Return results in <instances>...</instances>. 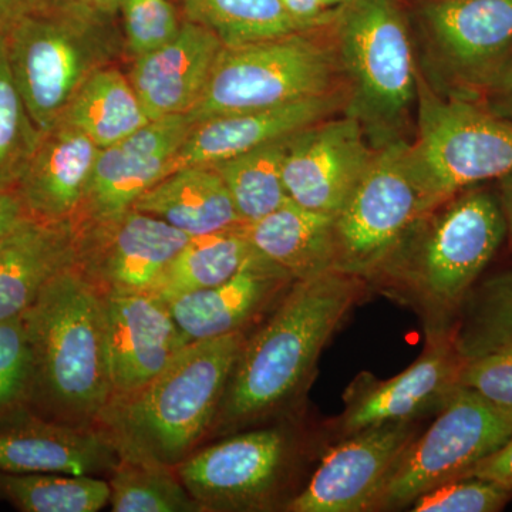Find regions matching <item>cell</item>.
<instances>
[{
    "mask_svg": "<svg viewBox=\"0 0 512 512\" xmlns=\"http://www.w3.org/2000/svg\"><path fill=\"white\" fill-rule=\"evenodd\" d=\"M111 397L146 386L191 343L170 306L153 293L101 295Z\"/></svg>",
    "mask_w": 512,
    "mask_h": 512,
    "instance_id": "ac0fdd59",
    "label": "cell"
},
{
    "mask_svg": "<svg viewBox=\"0 0 512 512\" xmlns=\"http://www.w3.org/2000/svg\"><path fill=\"white\" fill-rule=\"evenodd\" d=\"M134 210L160 218L190 237L241 227L227 185L212 165H185L144 192Z\"/></svg>",
    "mask_w": 512,
    "mask_h": 512,
    "instance_id": "484cf974",
    "label": "cell"
},
{
    "mask_svg": "<svg viewBox=\"0 0 512 512\" xmlns=\"http://www.w3.org/2000/svg\"><path fill=\"white\" fill-rule=\"evenodd\" d=\"M185 15L217 35L225 47L306 32L281 0H184Z\"/></svg>",
    "mask_w": 512,
    "mask_h": 512,
    "instance_id": "4dcf8cb0",
    "label": "cell"
},
{
    "mask_svg": "<svg viewBox=\"0 0 512 512\" xmlns=\"http://www.w3.org/2000/svg\"><path fill=\"white\" fill-rule=\"evenodd\" d=\"M150 121L128 77L116 67L106 66L84 82L59 123L82 131L101 150Z\"/></svg>",
    "mask_w": 512,
    "mask_h": 512,
    "instance_id": "4316f807",
    "label": "cell"
},
{
    "mask_svg": "<svg viewBox=\"0 0 512 512\" xmlns=\"http://www.w3.org/2000/svg\"><path fill=\"white\" fill-rule=\"evenodd\" d=\"M407 143L376 148L335 217L336 271L369 282L433 207L414 181Z\"/></svg>",
    "mask_w": 512,
    "mask_h": 512,
    "instance_id": "7c38bea8",
    "label": "cell"
},
{
    "mask_svg": "<svg viewBox=\"0 0 512 512\" xmlns=\"http://www.w3.org/2000/svg\"><path fill=\"white\" fill-rule=\"evenodd\" d=\"M281 3L289 16L305 30L326 28L336 12L326 9L323 0H281Z\"/></svg>",
    "mask_w": 512,
    "mask_h": 512,
    "instance_id": "ab89813d",
    "label": "cell"
},
{
    "mask_svg": "<svg viewBox=\"0 0 512 512\" xmlns=\"http://www.w3.org/2000/svg\"><path fill=\"white\" fill-rule=\"evenodd\" d=\"M505 235L500 198L477 185L467 188L424 214L367 285L412 306L426 338L454 333Z\"/></svg>",
    "mask_w": 512,
    "mask_h": 512,
    "instance_id": "7a4b0ae2",
    "label": "cell"
},
{
    "mask_svg": "<svg viewBox=\"0 0 512 512\" xmlns=\"http://www.w3.org/2000/svg\"><path fill=\"white\" fill-rule=\"evenodd\" d=\"M47 0H0V30L5 32L23 16L45 8Z\"/></svg>",
    "mask_w": 512,
    "mask_h": 512,
    "instance_id": "7bdbcfd3",
    "label": "cell"
},
{
    "mask_svg": "<svg viewBox=\"0 0 512 512\" xmlns=\"http://www.w3.org/2000/svg\"><path fill=\"white\" fill-rule=\"evenodd\" d=\"M77 265L72 222L28 218L0 238V322L18 318L57 275Z\"/></svg>",
    "mask_w": 512,
    "mask_h": 512,
    "instance_id": "cb8c5ba5",
    "label": "cell"
},
{
    "mask_svg": "<svg viewBox=\"0 0 512 512\" xmlns=\"http://www.w3.org/2000/svg\"><path fill=\"white\" fill-rule=\"evenodd\" d=\"M350 0H323V5L326 6V9L330 10V12H335L342 6H345L346 3H349Z\"/></svg>",
    "mask_w": 512,
    "mask_h": 512,
    "instance_id": "bcb514c9",
    "label": "cell"
},
{
    "mask_svg": "<svg viewBox=\"0 0 512 512\" xmlns=\"http://www.w3.org/2000/svg\"><path fill=\"white\" fill-rule=\"evenodd\" d=\"M407 163L431 207L512 171V121L480 101L437 93L419 70Z\"/></svg>",
    "mask_w": 512,
    "mask_h": 512,
    "instance_id": "ba28073f",
    "label": "cell"
},
{
    "mask_svg": "<svg viewBox=\"0 0 512 512\" xmlns=\"http://www.w3.org/2000/svg\"><path fill=\"white\" fill-rule=\"evenodd\" d=\"M222 42L210 29L185 20L170 43L134 59L128 80L151 120L188 114L201 99Z\"/></svg>",
    "mask_w": 512,
    "mask_h": 512,
    "instance_id": "7402d4cb",
    "label": "cell"
},
{
    "mask_svg": "<svg viewBox=\"0 0 512 512\" xmlns=\"http://www.w3.org/2000/svg\"><path fill=\"white\" fill-rule=\"evenodd\" d=\"M456 342V332L426 338V348L412 366L390 379L363 372L343 394L345 410L338 430L343 437L389 423L417 421L439 413L460 384L466 363Z\"/></svg>",
    "mask_w": 512,
    "mask_h": 512,
    "instance_id": "5bb4252c",
    "label": "cell"
},
{
    "mask_svg": "<svg viewBox=\"0 0 512 512\" xmlns=\"http://www.w3.org/2000/svg\"><path fill=\"white\" fill-rule=\"evenodd\" d=\"M32 363L23 315L0 322V424L30 412Z\"/></svg>",
    "mask_w": 512,
    "mask_h": 512,
    "instance_id": "e575fe53",
    "label": "cell"
},
{
    "mask_svg": "<svg viewBox=\"0 0 512 512\" xmlns=\"http://www.w3.org/2000/svg\"><path fill=\"white\" fill-rule=\"evenodd\" d=\"M480 103L497 116L512 120V60L491 84Z\"/></svg>",
    "mask_w": 512,
    "mask_h": 512,
    "instance_id": "60d3db41",
    "label": "cell"
},
{
    "mask_svg": "<svg viewBox=\"0 0 512 512\" xmlns=\"http://www.w3.org/2000/svg\"><path fill=\"white\" fill-rule=\"evenodd\" d=\"M121 10L127 50L134 59L170 43L183 26L168 0H124Z\"/></svg>",
    "mask_w": 512,
    "mask_h": 512,
    "instance_id": "8d00e7d4",
    "label": "cell"
},
{
    "mask_svg": "<svg viewBox=\"0 0 512 512\" xmlns=\"http://www.w3.org/2000/svg\"><path fill=\"white\" fill-rule=\"evenodd\" d=\"M42 137L13 79L0 30V190L16 188Z\"/></svg>",
    "mask_w": 512,
    "mask_h": 512,
    "instance_id": "836d02e7",
    "label": "cell"
},
{
    "mask_svg": "<svg viewBox=\"0 0 512 512\" xmlns=\"http://www.w3.org/2000/svg\"><path fill=\"white\" fill-rule=\"evenodd\" d=\"M369 285L342 271L295 281L237 357L207 443L271 423L298 402L319 357Z\"/></svg>",
    "mask_w": 512,
    "mask_h": 512,
    "instance_id": "6da1fadb",
    "label": "cell"
},
{
    "mask_svg": "<svg viewBox=\"0 0 512 512\" xmlns=\"http://www.w3.org/2000/svg\"><path fill=\"white\" fill-rule=\"evenodd\" d=\"M107 481L114 512H201L174 467L120 458Z\"/></svg>",
    "mask_w": 512,
    "mask_h": 512,
    "instance_id": "1f68e13d",
    "label": "cell"
},
{
    "mask_svg": "<svg viewBox=\"0 0 512 512\" xmlns=\"http://www.w3.org/2000/svg\"><path fill=\"white\" fill-rule=\"evenodd\" d=\"M419 433L416 421L369 427L330 448L286 512L373 511L390 471Z\"/></svg>",
    "mask_w": 512,
    "mask_h": 512,
    "instance_id": "9a60e30c",
    "label": "cell"
},
{
    "mask_svg": "<svg viewBox=\"0 0 512 512\" xmlns=\"http://www.w3.org/2000/svg\"><path fill=\"white\" fill-rule=\"evenodd\" d=\"M28 218L30 217L16 188L0 190V238L5 237Z\"/></svg>",
    "mask_w": 512,
    "mask_h": 512,
    "instance_id": "b9f144b4",
    "label": "cell"
},
{
    "mask_svg": "<svg viewBox=\"0 0 512 512\" xmlns=\"http://www.w3.org/2000/svg\"><path fill=\"white\" fill-rule=\"evenodd\" d=\"M512 500V488L477 477H461L431 488L413 501V512H495Z\"/></svg>",
    "mask_w": 512,
    "mask_h": 512,
    "instance_id": "d590c367",
    "label": "cell"
},
{
    "mask_svg": "<svg viewBox=\"0 0 512 512\" xmlns=\"http://www.w3.org/2000/svg\"><path fill=\"white\" fill-rule=\"evenodd\" d=\"M190 235L131 208L77 241V268L100 295L150 293Z\"/></svg>",
    "mask_w": 512,
    "mask_h": 512,
    "instance_id": "e0dca14e",
    "label": "cell"
},
{
    "mask_svg": "<svg viewBox=\"0 0 512 512\" xmlns=\"http://www.w3.org/2000/svg\"><path fill=\"white\" fill-rule=\"evenodd\" d=\"M124 0H47V3L69 6V8L82 9L101 18L113 19L121 9Z\"/></svg>",
    "mask_w": 512,
    "mask_h": 512,
    "instance_id": "ee69618b",
    "label": "cell"
},
{
    "mask_svg": "<svg viewBox=\"0 0 512 512\" xmlns=\"http://www.w3.org/2000/svg\"><path fill=\"white\" fill-rule=\"evenodd\" d=\"M511 434L512 407L458 387L429 429L414 437L394 464L373 511L403 510L431 488L466 476Z\"/></svg>",
    "mask_w": 512,
    "mask_h": 512,
    "instance_id": "8fae6325",
    "label": "cell"
},
{
    "mask_svg": "<svg viewBox=\"0 0 512 512\" xmlns=\"http://www.w3.org/2000/svg\"><path fill=\"white\" fill-rule=\"evenodd\" d=\"M458 384L480 393L490 402L512 407V340L484 355L467 359Z\"/></svg>",
    "mask_w": 512,
    "mask_h": 512,
    "instance_id": "74e56055",
    "label": "cell"
},
{
    "mask_svg": "<svg viewBox=\"0 0 512 512\" xmlns=\"http://www.w3.org/2000/svg\"><path fill=\"white\" fill-rule=\"evenodd\" d=\"M192 126L187 114L163 117L101 148L86 197L72 221L77 241L119 220L144 192L167 177L168 165Z\"/></svg>",
    "mask_w": 512,
    "mask_h": 512,
    "instance_id": "4fadbf2b",
    "label": "cell"
},
{
    "mask_svg": "<svg viewBox=\"0 0 512 512\" xmlns=\"http://www.w3.org/2000/svg\"><path fill=\"white\" fill-rule=\"evenodd\" d=\"M339 90H345V84L328 25L222 47L204 93L187 117L197 124Z\"/></svg>",
    "mask_w": 512,
    "mask_h": 512,
    "instance_id": "52a82bcc",
    "label": "cell"
},
{
    "mask_svg": "<svg viewBox=\"0 0 512 512\" xmlns=\"http://www.w3.org/2000/svg\"><path fill=\"white\" fill-rule=\"evenodd\" d=\"M258 254L241 227L197 235L167 266L150 293L165 302L228 281Z\"/></svg>",
    "mask_w": 512,
    "mask_h": 512,
    "instance_id": "83f0119b",
    "label": "cell"
},
{
    "mask_svg": "<svg viewBox=\"0 0 512 512\" xmlns=\"http://www.w3.org/2000/svg\"><path fill=\"white\" fill-rule=\"evenodd\" d=\"M298 437L284 421L228 434L174 467L201 512H261L285 507Z\"/></svg>",
    "mask_w": 512,
    "mask_h": 512,
    "instance_id": "30bf717a",
    "label": "cell"
},
{
    "mask_svg": "<svg viewBox=\"0 0 512 512\" xmlns=\"http://www.w3.org/2000/svg\"><path fill=\"white\" fill-rule=\"evenodd\" d=\"M417 64L444 96L481 101L512 60V0H416Z\"/></svg>",
    "mask_w": 512,
    "mask_h": 512,
    "instance_id": "9c48e42d",
    "label": "cell"
},
{
    "mask_svg": "<svg viewBox=\"0 0 512 512\" xmlns=\"http://www.w3.org/2000/svg\"><path fill=\"white\" fill-rule=\"evenodd\" d=\"M463 477H477L512 488V434L503 447L485 457ZM461 478V477H460Z\"/></svg>",
    "mask_w": 512,
    "mask_h": 512,
    "instance_id": "f35d334b",
    "label": "cell"
},
{
    "mask_svg": "<svg viewBox=\"0 0 512 512\" xmlns=\"http://www.w3.org/2000/svg\"><path fill=\"white\" fill-rule=\"evenodd\" d=\"M23 319L32 363L30 412L96 427L111 399L103 296L73 266L46 286Z\"/></svg>",
    "mask_w": 512,
    "mask_h": 512,
    "instance_id": "277c9868",
    "label": "cell"
},
{
    "mask_svg": "<svg viewBox=\"0 0 512 512\" xmlns=\"http://www.w3.org/2000/svg\"><path fill=\"white\" fill-rule=\"evenodd\" d=\"M259 255L306 281L336 269L335 217L288 200L271 214L242 225Z\"/></svg>",
    "mask_w": 512,
    "mask_h": 512,
    "instance_id": "d4e9b609",
    "label": "cell"
},
{
    "mask_svg": "<svg viewBox=\"0 0 512 512\" xmlns=\"http://www.w3.org/2000/svg\"><path fill=\"white\" fill-rule=\"evenodd\" d=\"M249 332L188 343L146 386L111 397L96 427L121 460L175 467L204 446Z\"/></svg>",
    "mask_w": 512,
    "mask_h": 512,
    "instance_id": "3957f363",
    "label": "cell"
},
{
    "mask_svg": "<svg viewBox=\"0 0 512 512\" xmlns=\"http://www.w3.org/2000/svg\"><path fill=\"white\" fill-rule=\"evenodd\" d=\"M345 90L292 101L271 109L244 111L201 121L177 151L168 174L185 165H212L248 153L272 141L288 138L336 114L343 113Z\"/></svg>",
    "mask_w": 512,
    "mask_h": 512,
    "instance_id": "d6986e66",
    "label": "cell"
},
{
    "mask_svg": "<svg viewBox=\"0 0 512 512\" xmlns=\"http://www.w3.org/2000/svg\"><path fill=\"white\" fill-rule=\"evenodd\" d=\"M329 30L345 84L343 113L359 121L375 148L409 140L419 64L403 0H350Z\"/></svg>",
    "mask_w": 512,
    "mask_h": 512,
    "instance_id": "5b68a950",
    "label": "cell"
},
{
    "mask_svg": "<svg viewBox=\"0 0 512 512\" xmlns=\"http://www.w3.org/2000/svg\"><path fill=\"white\" fill-rule=\"evenodd\" d=\"M500 183V204L503 208L505 225H507V235L510 237L512 244V171L498 180Z\"/></svg>",
    "mask_w": 512,
    "mask_h": 512,
    "instance_id": "f6af8a7d",
    "label": "cell"
},
{
    "mask_svg": "<svg viewBox=\"0 0 512 512\" xmlns=\"http://www.w3.org/2000/svg\"><path fill=\"white\" fill-rule=\"evenodd\" d=\"M5 42L13 79L42 134L59 123L84 82L119 52L111 19L55 3L10 25Z\"/></svg>",
    "mask_w": 512,
    "mask_h": 512,
    "instance_id": "8992f818",
    "label": "cell"
},
{
    "mask_svg": "<svg viewBox=\"0 0 512 512\" xmlns=\"http://www.w3.org/2000/svg\"><path fill=\"white\" fill-rule=\"evenodd\" d=\"M0 501L22 512H97L109 505L106 478L0 470Z\"/></svg>",
    "mask_w": 512,
    "mask_h": 512,
    "instance_id": "f546056e",
    "label": "cell"
},
{
    "mask_svg": "<svg viewBox=\"0 0 512 512\" xmlns=\"http://www.w3.org/2000/svg\"><path fill=\"white\" fill-rule=\"evenodd\" d=\"M293 278L256 254L228 281L168 301L178 328L190 342L251 330L275 308Z\"/></svg>",
    "mask_w": 512,
    "mask_h": 512,
    "instance_id": "ffe728a7",
    "label": "cell"
},
{
    "mask_svg": "<svg viewBox=\"0 0 512 512\" xmlns=\"http://www.w3.org/2000/svg\"><path fill=\"white\" fill-rule=\"evenodd\" d=\"M116 448L99 427H77L26 412L0 424V470L109 477Z\"/></svg>",
    "mask_w": 512,
    "mask_h": 512,
    "instance_id": "44dd1931",
    "label": "cell"
},
{
    "mask_svg": "<svg viewBox=\"0 0 512 512\" xmlns=\"http://www.w3.org/2000/svg\"><path fill=\"white\" fill-rule=\"evenodd\" d=\"M375 150L359 121L345 113L303 128L286 150L282 175L289 200L336 217Z\"/></svg>",
    "mask_w": 512,
    "mask_h": 512,
    "instance_id": "2e32d148",
    "label": "cell"
},
{
    "mask_svg": "<svg viewBox=\"0 0 512 512\" xmlns=\"http://www.w3.org/2000/svg\"><path fill=\"white\" fill-rule=\"evenodd\" d=\"M512 340V271L471 291L456 326V342L466 359Z\"/></svg>",
    "mask_w": 512,
    "mask_h": 512,
    "instance_id": "d6a6232c",
    "label": "cell"
},
{
    "mask_svg": "<svg viewBox=\"0 0 512 512\" xmlns=\"http://www.w3.org/2000/svg\"><path fill=\"white\" fill-rule=\"evenodd\" d=\"M512 121V120H511Z\"/></svg>",
    "mask_w": 512,
    "mask_h": 512,
    "instance_id": "7dc6e473",
    "label": "cell"
},
{
    "mask_svg": "<svg viewBox=\"0 0 512 512\" xmlns=\"http://www.w3.org/2000/svg\"><path fill=\"white\" fill-rule=\"evenodd\" d=\"M291 137L212 164L245 224L261 220L289 200L282 171Z\"/></svg>",
    "mask_w": 512,
    "mask_h": 512,
    "instance_id": "f1b7e54d",
    "label": "cell"
},
{
    "mask_svg": "<svg viewBox=\"0 0 512 512\" xmlns=\"http://www.w3.org/2000/svg\"><path fill=\"white\" fill-rule=\"evenodd\" d=\"M100 148L69 124L43 134L16 191L33 220L72 222L82 207Z\"/></svg>",
    "mask_w": 512,
    "mask_h": 512,
    "instance_id": "603a6c76",
    "label": "cell"
}]
</instances>
